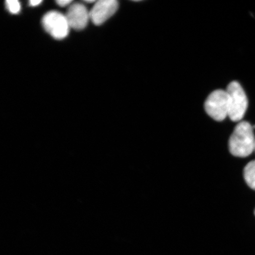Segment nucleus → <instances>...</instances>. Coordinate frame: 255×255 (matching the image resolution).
Segmentation results:
<instances>
[{
    "instance_id": "obj_12",
    "label": "nucleus",
    "mask_w": 255,
    "mask_h": 255,
    "mask_svg": "<svg viewBox=\"0 0 255 255\" xmlns=\"http://www.w3.org/2000/svg\"></svg>"
},
{
    "instance_id": "obj_2",
    "label": "nucleus",
    "mask_w": 255,
    "mask_h": 255,
    "mask_svg": "<svg viewBox=\"0 0 255 255\" xmlns=\"http://www.w3.org/2000/svg\"><path fill=\"white\" fill-rule=\"evenodd\" d=\"M228 117L234 122H241L248 109V100L243 88L239 82L233 81L228 86Z\"/></svg>"
},
{
    "instance_id": "obj_9",
    "label": "nucleus",
    "mask_w": 255,
    "mask_h": 255,
    "mask_svg": "<svg viewBox=\"0 0 255 255\" xmlns=\"http://www.w3.org/2000/svg\"><path fill=\"white\" fill-rule=\"evenodd\" d=\"M72 2L73 1H71V0H59V1H56L57 5L62 7H65L68 5L70 6L72 4Z\"/></svg>"
},
{
    "instance_id": "obj_1",
    "label": "nucleus",
    "mask_w": 255,
    "mask_h": 255,
    "mask_svg": "<svg viewBox=\"0 0 255 255\" xmlns=\"http://www.w3.org/2000/svg\"><path fill=\"white\" fill-rule=\"evenodd\" d=\"M231 154L238 157H247L255 151L254 127L247 121H241L235 127L229 140Z\"/></svg>"
},
{
    "instance_id": "obj_3",
    "label": "nucleus",
    "mask_w": 255,
    "mask_h": 255,
    "mask_svg": "<svg viewBox=\"0 0 255 255\" xmlns=\"http://www.w3.org/2000/svg\"><path fill=\"white\" fill-rule=\"evenodd\" d=\"M206 113L216 121H222L228 117V95L225 90L219 89L210 94L205 104Z\"/></svg>"
},
{
    "instance_id": "obj_7",
    "label": "nucleus",
    "mask_w": 255,
    "mask_h": 255,
    "mask_svg": "<svg viewBox=\"0 0 255 255\" xmlns=\"http://www.w3.org/2000/svg\"><path fill=\"white\" fill-rule=\"evenodd\" d=\"M244 177L248 186L255 190V159L249 162L245 166Z\"/></svg>"
},
{
    "instance_id": "obj_4",
    "label": "nucleus",
    "mask_w": 255,
    "mask_h": 255,
    "mask_svg": "<svg viewBox=\"0 0 255 255\" xmlns=\"http://www.w3.org/2000/svg\"><path fill=\"white\" fill-rule=\"evenodd\" d=\"M42 24L47 33L57 40L65 39L71 28L66 15L55 11L47 12L43 16Z\"/></svg>"
},
{
    "instance_id": "obj_10",
    "label": "nucleus",
    "mask_w": 255,
    "mask_h": 255,
    "mask_svg": "<svg viewBox=\"0 0 255 255\" xmlns=\"http://www.w3.org/2000/svg\"><path fill=\"white\" fill-rule=\"evenodd\" d=\"M41 2H42V1H41V0H32V1L29 2V4L32 7H36V6L39 5Z\"/></svg>"
},
{
    "instance_id": "obj_8",
    "label": "nucleus",
    "mask_w": 255,
    "mask_h": 255,
    "mask_svg": "<svg viewBox=\"0 0 255 255\" xmlns=\"http://www.w3.org/2000/svg\"><path fill=\"white\" fill-rule=\"evenodd\" d=\"M6 7L12 14H17L20 11L21 5L17 0H8L6 1Z\"/></svg>"
},
{
    "instance_id": "obj_6",
    "label": "nucleus",
    "mask_w": 255,
    "mask_h": 255,
    "mask_svg": "<svg viewBox=\"0 0 255 255\" xmlns=\"http://www.w3.org/2000/svg\"><path fill=\"white\" fill-rule=\"evenodd\" d=\"M66 17L70 28L82 30L87 27L90 18V11L81 3H73L69 6Z\"/></svg>"
},
{
    "instance_id": "obj_11",
    "label": "nucleus",
    "mask_w": 255,
    "mask_h": 255,
    "mask_svg": "<svg viewBox=\"0 0 255 255\" xmlns=\"http://www.w3.org/2000/svg\"></svg>"
},
{
    "instance_id": "obj_5",
    "label": "nucleus",
    "mask_w": 255,
    "mask_h": 255,
    "mask_svg": "<svg viewBox=\"0 0 255 255\" xmlns=\"http://www.w3.org/2000/svg\"><path fill=\"white\" fill-rule=\"evenodd\" d=\"M116 0H100L96 1L90 11V18L95 25L103 24L112 17L119 8Z\"/></svg>"
}]
</instances>
